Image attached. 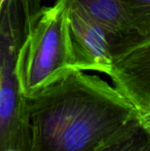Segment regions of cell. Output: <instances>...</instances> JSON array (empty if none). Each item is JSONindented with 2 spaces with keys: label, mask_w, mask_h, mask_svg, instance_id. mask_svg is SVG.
<instances>
[{
  "label": "cell",
  "mask_w": 150,
  "mask_h": 151,
  "mask_svg": "<svg viewBox=\"0 0 150 151\" xmlns=\"http://www.w3.org/2000/svg\"><path fill=\"white\" fill-rule=\"evenodd\" d=\"M27 102L29 151H95L137 113L115 86L80 70Z\"/></svg>",
  "instance_id": "cell-1"
},
{
  "label": "cell",
  "mask_w": 150,
  "mask_h": 151,
  "mask_svg": "<svg viewBox=\"0 0 150 151\" xmlns=\"http://www.w3.org/2000/svg\"><path fill=\"white\" fill-rule=\"evenodd\" d=\"M73 69L68 5L65 0L41 9L24 29L16 57L21 93L33 97Z\"/></svg>",
  "instance_id": "cell-2"
},
{
  "label": "cell",
  "mask_w": 150,
  "mask_h": 151,
  "mask_svg": "<svg viewBox=\"0 0 150 151\" xmlns=\"http://www.w3.org/2000/svg\"><path fill=\"white\" fill-rule=\"evenodd\" d=\"M24 37L18 19L0 18V151H29L27 98L16 75V57Z\"/></svg>",
  "instance_id": "cell-3"
},
{
  "label": "cell",
  "mask_w": 150,
  "mask_h": 151,
  "mask_svg": "<svg viewBox=\"0 0 150 151\" xmlns=\"http://www.w3.org/2000/svg\"><path fill=\"white\" fill-rule=\"evenodd\" d=\"M65 1L68 5L73 69L96 71L109 76L112 71L113 52L107 33L75 1Z\"/></svg>",
  "instance_id": "cell-4"
},
{
  "label": "cell",
  "mask_w": 150,
  "mask_h": 151,
  "mask_svg": "<svg viewBox=\"0 0 150 151\" xmlns=\"http://www.w3.org/2000/svg\"><path fill=\"white\" fill-rule=\"evenodd\" d=\"M113 86L136 110L150 102V38L113 57Z\"/></svg>",
  "instance_id": "cell-5"
},
{
  "label": "cell",
  "mask_w": 150,
  "mask_h": 151,
  "mask_svg": "<svg viewBox=\"0 0 150 151\" xmlns=\"http://www.w3.org/2000/svg\"><path fill=\"white\" fill-rule=\"evenodd\" d=\"M107 33L113 57L141 41L128 21L121 0H73Z\"/></svg>",
  "instance_id": "cell-6"
},
{
  "label": "cell",
  "mask_w": 150,
  "mask_h": 151,
  "mask_svg": "<svg viewBox=\"0 0 150 151\" xmlns=\"http://www.w3.org/2000/svg\"><path fill=\"white\" fill-rule=\"evenodd\" d=\"M95 151H150V135L141 127L136 113Z\"/></svg>",
  "instance_id": "cell-7"
},
{
  "label": "cell",
  "mask_w": 150,
  "mask_h": 151,
  "mask_svg": "<svg viewBox=\"0 0 150 151\" xmlns=\"http://www.w3.org/2000/svg\"><path fill=\"white\" fill-rule=\"evenodd\" d=\"M121 4L131 27L141 41L150 38V0H121Z\"/></svg>",
  "instance_id": "cell-8"
},
{
  "label": "cell",
  "mask_w": 150,
  "mask_h": 151,
  "mask_svg": "<svg viewBox=\"0 0 150 151\" xmlns=\"http://www.w3.org/2000/svg\"><path fill=\"white\" fill-rule=\"evenodd\" d=\"M137 118L141 127L150 135V102L143 108L137 110Z\"/></svg>",
  "instance_id": "cell-9"
},
{
  "label": "cell",
  "mask_w": 150,
  "mask_h": 151,
  "mask_svg": "<svg viewBox=\"0 0 150 151\" xmlns=\"http://www.w3.org/2000/svg\"><path fill=\"white\" fill-rule=\"evenodd\" d=\"M4 151H17V150H14V149H7V150H4Z\"/></svg>",
  "instance_id": "cell-10"
}]
</instances>
